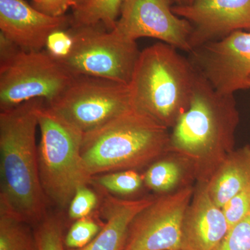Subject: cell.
Returning a JSON list of instances; mask_svg holds the SVG:
<instances>
[{
	"instance_id": "cell-1",
	"label": "cell",
	"mask_w": 250,
	"mask_h": 250,
	"mask_svg": "<svg viewBox=\"0 0 250 250\" xmlns=\"http://www.w3.org/2000/svg\"><path fill=\"white\" fill-rule=\"evenodd\" d=\"M42 101L36 99L0 111V212L31 226L47 215L36 141V110Z\"/></svg>"
},
{
	"instance_id": "cell-2",
	"label": "cell",
	"mask_w": 250,
	"mask_h": 250,
	"mask_svg": "<svg viewBox=\"0 0 250 250\" xmlns=\"http://www.w3.org/2000/svg\"><path fill=\"white\" fill-rule=\"evenodd\" d=\"M199 74L172 45L159 42L140 53L129 85L133 109L166 127L187 111Z\"/></svg>"
},
{
	"instance_id": "cell-3",
	"label": "cell",
	"mask_w": 250,
	"mask_h": 250,
	"mask_svg": "<svg viewBox=\"0 0 250 250\" xmlns=\"http://www.w3.org/2000/svg\"><path fill=\"white\" fill-rule=\"evenodd\" d=\"M167 129L131 108L83 135L81 155L87 172L93 178L98 174L147 165L170 150Z\"/></svg>"
},
{
	"instance_id": "cell-4",
	"label": "cell",
	"mask_w": 250,
	"mask_h": 250,
	"mask_svg": "<svg viewBox=\"0 0 250 250\" xmlns=\"http://www.w3.org/2000/svg\"><path fill=\"white\" fill-rule=\"evenodd\" d=\"M41 140L38 160L47 202L68 208L77 189L91 183L82 155L83 134L57 116L42 101L36 110Z\"/></svg>"
},
{
	"instance_id": "cell-5",
	"label": "cell",
	"mask_w": 250,
	"mask_h": 250,
	"mask_svg": "<svg viewBox=\"0 0 250 250\" xmlns=\"http://www.w3.org/2000/svg\"><path fill=\"white\" fill-rule=\"evenodd\" d=\"M238 123L234 95L217 91L199 74L190 105L170 134V149L193 159L223 152L232 146Z\"/></svg>"
},
{
	"instance_id": "cell-6",
	"label": "cell",
	"mask_w": 250,
	"mask_h": 250,
	"mask_svg": "<svg viewBox=\"0 0 250 250\" xmlns=\"http://www.w3.org/2000/svg\"><path fill=\"white\" fill-rule=\"evenodd\" d=\"M68 31L71 49L65 57L57 59L72 75L101 77L129 85L141 52L136 41L102 25L70 27Z\"/></svg>"
},
{
	"instance_id": "cell-7",
	"label": "cell",
	"mask_w": 250,
	"mask_h": 250,
	"mask_svg": "<svg viewBox=\"0 0 250 250\" xmlns=\"http://www.w3.org/2000/svg\"><path fill=\"white\" fill-rule=\"evenodd\" d=\"M74 75L47 49H20L0 62V111L36 99L53 103L66 90Z\"/></svg>"
},
{
	"instance_id": "cell-8",
	"label": "cell",
	"mask_w": 250,
	"mask_h": 250,
	"mask_svg": "<svg viewBox=\"0 0 250 250\" xmlns=\"http://www.w3.org/2000/svg\"><path fill=\"white\" fill-rule=\"evenodd\" d=\"M47 106L83 135L132 108L128 85L88 75L74 76L66 90Z\"/></svg>"
},
{
	"instance_id": "cell-9",
	"label": "cell",
	"mask_w": 250,
	"mask_h": 250,
	"mask_svg": "<svg viewBox=\"0 0 250 250\" xmlns=\"http://www.w3.org/2000/svg\"><path fill=\"white\" fill-rule=\"evenodd\" d=\"M193 194L185 187L154 200L134 219L123 250H182L184 219Z\"/></svg>"
},
{
	"instance_id": "cell-10",
	"label": "cell",
	"mask_w": 250,
	"mask_h": 250,
	"mask_svg": "<svg viewBox=\"0 0 250 250\" xmlns=\"http://www.w3.org/2000/svg\"><path fill=\"white\" fill-rule=\"evenodd\" d=\"M188 54L197 72L217 91L234 95L250 89V31H236Z\"/></svg>"
},
{
	"instance_id": "cell-11",
	"label": "cell",
	"mask_w": 250,
	"mask_h": 250,
	"mask_svg": "<svg viewBox=\"0 0 250 250\" xmlns=\"http://www.w3.org/2000/svg\"><path fill=\"white\" fill-rule=\"evenodd\" d=\"M174 0H124L113 30L129 40L158 39L190 53L192 26L174 14Z\"/></svg>"
},
{
	"instance_id": "cell-12",
	"label": "cell",
	"mask_w": 250,
	"mask_h": 250,
	"mask_svg": "<svg viewBox=\"0 0 250 250\" xmlns=\"http://www.w3.org/2000/svg\"><path fill=\"white\" fill-rule=\"evenodd\" d=\"M172 11L191 24L192 50L236 31L250 32V0H195L185 6L174 5Z\"/></svg>"
},
{
	"instance_id": "cell-13",
	"label": "cell",
	"mask_w": 250,
	"mask_h": 250,
	"mask_svg": "<svg viewBox=\"0 0 250 250\" xmlns=\"http://www.w3.org/2000/svg\"><path fill=\"white\" fill-rule=\"evenodd\" d=\"M71 22V16H48L24 0H0V33L22 50H43L49 36Z\"/></svg>"
},
{
	"instance_id": "cell-14",
	"label": "cell",
	"mask_w": 250,
	"mask_h": 250,
	"mask_svg": "<svg viewBox=\"0 0 250 250\" xmlns=\"http://www.w3.org/2000/svg\"><path fill=\"white\" fill-rule=\"evenodd\" d=\"M229 230L223 209L213 201L206 186L195 194L188 208L182 250H216Z\"/></svg>"
},
{
	"instance_id": "cell-15",
	"label": "cell",
	"mask_w": 250,
	"mask_h": 250,
	"mask_svg": "<svg viewBox=\"0 0 250 250\" xmlns=\"http://www.w3.org/2000/svg\"><path fill=\"white\" fill-rule=\"evenodd\" d=\"M106 195L102 208L105 223L100 232L84 248L66 250H123L133 220L154 200H123Z\"/></svg>"
},
{
	"instance_id": "cell-16",
	"label": "cell",
	"mask_w": 250,
	"mask_h": 250,
	"mask_svg": "<svg viewBox=\"0 0 250 250\" xmlns=\"http://www.w3.org/2000/svg\"><path fill=\"white\" fill-rule=\"evenodd\" d=\"M233 155L224 163L207 186L210 197L220 208L250 184V148Z\"/></svg>"
},
{
	"instance_id": "cell-17",
	"label": "cell",
	"mask_w": 250,
	"mask_h": 250,
	"mask_svg": "<svg viewBox=\"0 0 250 250\" xmlns=\"http://www.w3.org/2000/svg\"><path fill=\"white\" fill-rule=\"evenodd\" d=\"M124 0H88L80 9L73 11L70 27L103 26L113 30L119 18Z\"/></svg>"
},
{
	"instance_id": "cell-18",
	"label": "cell",
	"mask_w": 250,
	"mask_h": 250,
	"mask_svg": "<svg viewBox=\"0 0 250 250\" xmlns=\"http://www.w3.org/2000/svg\"><path fill=\"white\" fill-rule=\"evenodd\" d=\"M31 225L0 212V250H37Z\"/></svg>"
},
{
	"instance_id": "cell-19",
	"label": "cell",
	"mask_w": 250,
	"mask_h": 250,
	"mask_svg": "<svg viewBox=\"0 0 250 250\" xmlns=\"http://www.w3.org/2000/svg\"><path fill=\"white\" fill-rule=\"evenodd\" d=\"M143 179L135 170H125L100 174L92 178L97 185L106 192L128 195L139 190Z\"/></svg>"
},
{
	"instance_id": "cell-20",
	"label": "cell",
	"mask_w": 250,
	"mask_h": 250,
	"mask_svg": "<svg viewBox=\"0 0 250 250\" xmlns=\"http://www.w3.org/2000/svg\"><path fill=\"white\" fill-rule=\"evenodd\" d=\"M180 167L170 160L158 161L145 174V184L154 191L167 192L173 188L180 179Z\"/></svg>"
},
{
	"instance_id": "cell-21",
	"label": "cell",
	"mask_w": 250,
	"mask_h": 250,
	"mask_svg": "<svg viewBox=\"0 0 250 250\" xmlns=\"http://www.w3.org/2000/svg\"><path fill=\"white\" fill-rule=\"evenodd\" d=\"M64 225L58 215H48L35 226L37 250H66L64 246Z\"/></svg>"
},
{
	"instance_id": "cell-22",
	"label": "cell",
	"mask_w": 250,
	"mask_h": 250,
	"mask_svg": "<svg viewBox=\"0 0 250 250\" xmlns=\"http://www.w3.org/2000/svg\"><path fill=\"white\" fill-rule=\"evenodd\" d=\"M103 225L91 215L75 220L64 236L65 249L79 250L84 248L98 234Z\"/></svg>"
},
{
	"instance_id": "cell-23",
	"label": "cell",
	"mask_w": 250,
	"mask_h": 250,
	"mask_svg": "<svg viewBox=\"0 0 250 250\" xmlns=\"http://www.w3.org/2000/svg\"><path fill=\"white\" fill-rule=\"evenodd\" d=\"M98 203V195L88 185L79 188L69 205V218L75 221L90 216Z\"/></svg>"
},
{
	"instance_id": "cell-24",
	"label": "cell",
	"mask_w": 250,
	"mask_h": 250,
	"mask_svg": "<svg viewBox=\"0 0 250 250\" xmlns=\"http://www.w3.org/2000/svg\"><path fill=\"white\" fill-rule=\"evenodd\" d=\"M216 250H250V213L229 230Z\"/></svg>"
},
{
	"instance_id": "cell-25",
	"label": "cell",
	"mask_w": 250,
	"mask_h": 250,
	"mask_svg": "<svg viewBox=\"0 0 250 250\" xmlns=\"http://www.w3.org/2000/svg\"><path fill=\"white\" fill-rule=\"evenodd\" d=\"M223 211L231 229L250 213V184L224 205Z\"/></svg>"
},
{
	"instance_id": "cell-26",
	"label": "cell",
	"mask_w": 250,
	"mask_h": 250,
	"mask_svg": "<svg viewBox=\"0 0 250 250\" xmlns=\"http://www.w3.org/2000/svg\"><path fill=\"white\" fill-rule=\"evenodd\" d=\"M72 45L71 34L68 29L55 31L47 39L45 49L57 58H62L70 52Z\"/></svg>"
},
{
	"instance_id": "cell-27",
	"label": "cell",
	"mask_w": 250,
	"mask_h": 250,
	"mask_svg": "<svg viewBox=\"0 0 250 250\" xmlns=\"http://www.w3.org/2000/svg\"><path fill=\"white\" fill-rule=\"evenodd\" d=\"M32 6L38 11L53 17L65 15L73 6L72 0H34Z\"/></svg>"
},
{
	"instance_id": "cell-28",
	"label": "cell",
	"mask_w": 250,
	"mask_h": 250,
	"mask_svg": "<svg viewBox=\"0 0 250 250\" xmlns=\"http://www.w3.org/2000/svg\"><path fill=\"white\" fill-rule=\"evenodd\" d=\"M72 1L73 3L72 10L74 11L82 8L88 1V0H72Z\"/></svg>"
},
{
	"instance_id": "cell-29",
	"label": "cell",
	"mask_w": 250,
	"mask_h": 250,
	"mask_svg": "<svg viewBox=\"0 0 250 250\" xmlns=\"http://www.w3.org/2000/svg\"><path fill=\"white\" fill-rule=\"evenodd\" d=\"M195 0H174V5H179V6H185L189 5L194 2Z\"/></svg>"
},
{
	"instance_id": "cell-30",
	"label": "cell",
	"mask_w": 250,
	"mask_h": 250,
	"mask_svg": "<svg viewBox=\"0 0 250 250\" xmlns=\"http://www.w3.org/2000/svg\"><path fill=\"white\" fill-rule=\"evenodd\" d=\"M34 1V0H32V1Z\"/></svg>"
}]
</instances>
